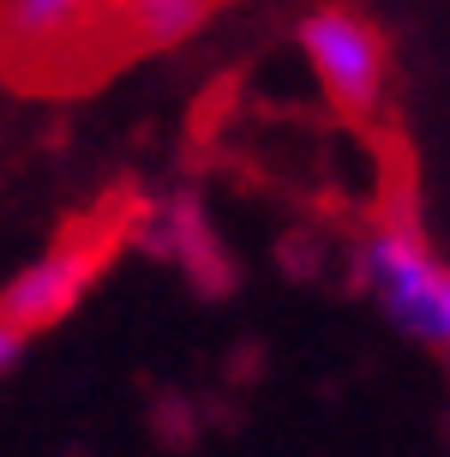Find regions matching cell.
<instances>
[{"label":"cell","mask_w":450,"mask_h":457,"mask_svg":"<svg viewBox=\"0 0 450 457\" xmlns=\"http://www.w3.org/2000/svg\"><path fill=\"white\" fill-rule=\"evenodd\" d=\"M355 277L397 331H408L427 349H450V265L421 241L414 223L366 228L355 253Z\"/></svg>","instance_id":"obj_1"},{"label":"cell","mask_w":450,"mask_h":457,"mask_svg":"<svg viewBox=\"0 0 450 457\" xmlns=\"http://www.w3.org/2000/svg\"><path fill=\"white\" fill-rule=\"evenodd\" d=\"M300 54L318 79V96L348 120H372L390 91V43L355 6H318L300 19Z\"/></svg>","instance_id":"obj_2"},{"label":"cell","mask_w":450,"mask_h":457,"mask_svg":"<svg viewBox=\"0 0 450 457\" xmlns=\"http://www.w3.org/2000/svg\"><path fill=\"white\" fill-rule=\"evenodd\" d=\"M102 259H109V241L102 235H67V241H54L43 259H30L6 289H0V320L24 331V337H37L48 331L54 320H67L72 307L85 301V289L96 283L102 271Z\"/></svg>","instance_id":"obj_3"},{"label":"cell","mask_w":450,"mask_h":457,"mask_svg":"<svg viewBox=\"0 0 450 457\" xmlns=\"http://www.w3.org/2000/svg\"><path fill=\"white\" fill-rule=\"evenodd\" d=\"M109 24V0H0V61L19 72L67 67Z\"/></svg>","instance_id":"obj_4"},{"label":"cell","mask_w":450,"mask_h":457,"mask_svg":"<svg viewBox=\"0 0 450 457\" xmlns=\"http://www.w3.org/2000/svg\"><path fill=\"white\" fill-rule=\"evenodd\" d=\"M157 223H162V247L175 253L204 289H223V253L210 241V223L199 217V205H192V199H175V205L157 211Z\"/></svg>","instance_id":"obj_5"},{"label":"cell","mask_w":450,"mask_h":457,"mask_svg":"<svg viewBox=\"0 0 450 457\" xmlns=\"http://www.w3.org/2000/svg\"><path fill=\"white\" fill-rule=\"evenodd\" d=\"M217 0H109L114 30H127L133 43H175L210 12Z\"/></svg>","instance_id":"obj_6"},{"label":"cell","mask_w":450,"mask_h":457,"mask_svg":"<svg viewBox=\"0 0 450 457\" xmlns=\"http://www.w3.org/2000/svg\"><path fill=\"white\" fill-rule=\"evenodd\" d=\"M24 343H30V337H24V331H12V325L0 320V373H6V367H12V361H19V355H24Z\"/></svg>","instance_id":"obj_7"}]
</instances>
